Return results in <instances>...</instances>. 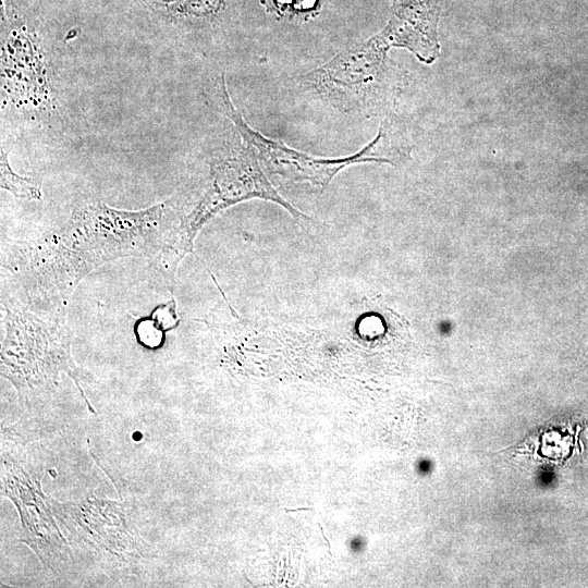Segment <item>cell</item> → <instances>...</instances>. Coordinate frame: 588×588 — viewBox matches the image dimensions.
Listing matches in <instances>:
<instances>
[{
    "label": "cell",
    "instance_id": "6da1fadb",
    "mask_svg": "<svg viewBox=\"0 0 588 588\" xmlns=\"http://www.w3.org/2000/svg\"><path fill=\"white\" fill-rule=\"evenodd\" d=\"M168 203L130 211L88 204L59 229L12 246L5 267L21 282L29 299L66 302L77 284L110 261L160 253Z\"/></svg>",
    "mask_w": 588,
    "mask_h": 588
},
{
    "label": "cell",
    "instance_id": "7a4b0ae2",
    "mask_svg": "<svg viewBox=\"0 0 588 588\" xmlns=\"http://www.w3.org/2000/svg\"><path fill=\"white\" fill-rule=\"evenodd\" d=\"M3 307L1 375L20 394H29L54 385L64 372L87 402L81 382L89 380V376L72 358L71 335L65 326L39 318L14 299L3 303Z\"/></svg>",
    "mask_w": 588,
    "mask_h": 588
},
{
    "label": "cell",
    "instance_id": "ba28073f",
    "mask_svg": "<svg viewBox=\"0 0 588 588\" xmlns=\"http://www.w3.org/2000/svg\"><path fill=\"white\" fill-rule=\"evenodd\" d=\"M137 333L143 344L150 347L159 345L162 339V333H160V330L155 328L152 323L148 321H143L138 326Z\"/></svg>",
    "mask_w": 588,
    "mask_h": 588
},
{
    "label": "cell",
    "instance_id": "5b68a950",
    "mask_svg": "<svg viewBox=\"0 0 588 588\" xmlns=\"http://www.w3.org/2000/svg\"><path fill=\"white\" fill-rule=\"evenodd\" d=\"M387 49L372 37L350 47L329 62L308 73L306 84L328 98L335 106L351 107L365 87L370 84L385 57Z\"/></svg>",
    "mask_w": 588,
    "mask_h": 588
},
{
    "label": "cell",
    "instance_id": "30bf717a",
    "mask_svg": "<svg viewBox=\"0 0 588 588\" xmlns=\"http://www.w3.org/2000/svg\"><path fill=\"white\" fill-rule=\"evenodd\" d=\"M313 510L311 507H297V509H284V512L285 513H293V512H298V511H310Z\"/></svg>",
    "mask_w": 588,
    "mask_h": 588
},
{
    "label": "cell",
    "instance_id": "277c9868",
    "mask_svg": "<svg viewBox=\"0 0 588 588\" xmlns=\"http://www.w3.org/2000/svg\"><path fill=\"white\" fill-rule=\"evenodd\" d=\"M220 88L225 114L234 123L245 144L254 149L259 162L270 174L296 182H309L326 189L332 179L346 167L362 162L392 163V158L389 156L392 154L390 152L389 134L384 124L376 138L354 155L342 158L313 157L265 137L252 128L231 101L223 75H221Z\"/></svg>",
    "mask_w": 588,
    "mask_h": 588
},
{
    "label": "cell",
    "instance_id": "52a82bcc",
    "mask_svg": "<svg viewBox=\"0 0 588 588\" xmlns=\"http://www.w3.org/2000/svg\"><path fill=\"white\" fill-rule=\"evenodd\" d=\"M0 184L1 188L11 192L19 198L40 199L41 191L32 179L16 174L8 162V157L1 148L0 156Z\"/></svg>",
    "mask_w": 588,
    "mask_h": 588
},
{
    "label": "cell",
    "instance_id": "3957f363",
    "mask_svg": "<svg viewBox=\"0 0 588 588\" xmlns=\"http://www.w3.org/2000/svg\"><path fill=\"white\" fill-rule=\"evenodd\" d=\"M210 184L195 208L183 217L161 249L160 265L173 280L180 261L191 253L200 229L222 210L252 198L283 207L296 219L310 220L287 203L268 181L254 149H228L210 161Z\"/></svg>",
    "mask_w": 588,
    "mask_h": 588
},
{
    "label": "cell",
    "instance_id": "8992f818",
    "mask_svg": "<svg viewBox=\"0 0 588 588\" xmlns=\"http://www.w3.org/2000/svg\"><path fill=\"white\" fill-rule=\"evenodd\" d=\"M438 15L439 0H394L392 17L375 39L387 49L404 47L429 61L434 51Z\"/></svg>",
    "mask_w": 588,
    "mask_h": 588
},
{
    "label": "cell",
    "instance_id": "9c48e42d",
    "mask_svg": "<svg viewBox=\"0 0 588 588\" xmlns=\"http://www.w3.org/2000/svg\"><path fill=\"white\" fill-rule=\"evenodd\" d=\"M318 526H319L320 531H321V535H322L323 539L326 540V543H327V546H328V548H329V549H328V552H329V554L331 555L332 560H333V554H332V551H331L330 542H329V540L327 539V537L324 536V530H323L322 526L320 525V523H318Z\"/></svg>",
    "mask_w": 588,
    "mask_h": 588
}]
</instances>
